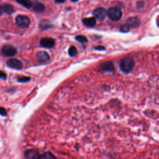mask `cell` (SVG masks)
Segmentation results:
<instances>
[{
    "mask_svg": "<svg viewBox=\"0 0 159 159\" xmlns=\"http://www.w3.org/2000/svg\"><path fill=\"white\" fill-rule=\"evenodd\" d=\"M78 53L77 49L75 46H71L68 49V54L70 57H75Z\"/></svg>",
    "mask_w": 159,
    "mask_h": 159,
    "instance_id": "e0dca14e",
    "label": "cell"
},
{
    "mask_svg": "<svg viewBox=\"0 0 159 159\" xmlns=\"http://www.w3.org/2000/svg\"><path fill=\"white\" fill-rule=\"evenodd\" d=\"M3 13V9H2V5H0V16L2 15Z\"/></svg>",
    "mask_w": 159,
    "mask_h": 159,
    "instance_id": "4316f807",
    "label": "cell"
},
{
    "mask_svg": "<svg viewBox=\"0 0 159 159\" xmlns=\"http://www.w3.org/2000/svg\"><path fill=\"white\" fill-rule=\"evenodd\" d=\"M95 49H96V50H101V49H102V50H104V47L99 46V47H96Z\"/></svg>",
    "mask_w": 159,
    "mask_h": 159,
    "instance_id": "484cf974",
    "label": "cell"
},
{
    "mask_svg": "<svg viewBox=\"0 0 159 159\" xmlns=\"http://www.w3.org/2000/svg\"><path fill=\"white\" fill-rule=\"evenodd\" d=\"M31 8H32L34 11H36L38 13H43L45 11L44 5L38 2H32Z\"/></svg>",
    "mask_w": 159,
    "mask_h": 159,
    "instance_id": "4fadbf2b",
    "label": "cell"
},
{
    "mask_svg": "<svg viewBox=\"0 0 159 159\" xmlns=\"http://www.w3.org/2000/svg\"><path fill=\"white\" fill-rule=\"evenodd\" d=\"M127 24L130 28H137L140 25V20L138 17H131L127 20Z\"/></svg>",
    "mask_w": 159,
    "mask_h": 159,
    "instance_id": "9c48e42d",
    "label": "cell"
},
{
    "mask_svg": "<svg viewBox=\"0 0 159 159\" xmlns=\"http://www.w3.org/2000/svg\"><path fill=\"white\" fill-rule=\"evenodd\" d=\"M136 6L138 8H143L144 6V3L143 2H138L136 4Z\"/></svg>",
    "mask_w": 159,
    "mask_h": 159,
    "instance_id": "cb8c5ba5",
    "label": "cell"
},
{
    "mask_svg": "<svg viewBox=\"0 0 159 159\" xmlns=\"http://www.w3.org/2000/svg\"><path fill=\"white\" fill-rule=\"evenodd\" d=\"M83 24L88 27H93L96 24V20L95 17H88V18H84L82 20Z\"/></svg>",
    "mask_w": 159,
    "mask_h": 159,
    "instance_id": "7c38bea8",
    "label": "cell"
},
{
    "mask_svg": "<svg viewBox=\"0 0 159 159\" xmlns=\"http://www.w3.org/2000/svg\"><path fill=\"white\" fill-rule=\"evenodd\" d=\"M71 1H72V2H74V3H75V2H78V1H79V0H71Z\"/></svg>",
    "mask_w": 159,
    "mask_h": 159,
    "instance_id": "83f0119b",
    "label": "cell"
},
{
    "mask_svg": "<svg viewBox=\"0 0 159 159\" xmlns=\"http://www.w3.org/2000/svg\"><path fill=\"white\" fill-rule=\"evenodd\" d=\"M40 44H41V46L42 47L50 49V48H52L54 46L55 41L52 38H44L41 40Z\"/></svg>",
    "mask_w": 159,
    "mask_h": 159,
    "instance_id": "ba28073f",
    "label": "cell"
},
{
    "mask_svg": "<svg viewBox=\"0 0 159 159\" xmlns=\"http://www.w3.org/2000/svg\"><path fill=\"white\" fill-rule=\"evenodd\" d=\"M75 39L78 42H81V43H86L88 42L87 38L85 36H82V35H79V36H76Z\"/></svg>",
    "mask_w": 159,
    "mask_h": 159,
    "instance_id": "ac0fdd59",
    "label": "cell"
},
{
    "mask_svg": "<svg viewBox=\"0 0 159 159\" xmlns=\"http://www.w3.org/2000/svg\"><path fill=\"white\" fill-rule=\"evenodd\" d=\"M2 53L5 57H12L16 54L17 49L10 44H5L2 49Z\"/></svg>",
    "mask_w": 159,
    "mask_h": 159,
    "instance_id": "277c9868",
    "label": "cell"
},
{
    "mask_svg": "<svg viewBox=\"0 0 159 159\" xmlns=\"http://www.w3.org/2000/svg\"><path fill=\"white\" fill-rule=\"evenodd\" d=\"M100 69L102 70L103 72H113L114 70L113 63L110 61L105 62L100 65Z\"/></svg>",
    "mask_w": 159,
    "mask_h": 159,
    "instance_id": "30bf717a",
    "label": "cell"
},
{
    "mask_svg": "<svg viewBox=\"0 0 159 159\" xmlns=\"http://www.w3.org/2000/svg\"><path fill=\"white\" fill-rule=\"evenodd\" d=\"M0 114L2 116H6L7 112L5 108H3L2 107H0Z\"/></svg>",
    "mask_w": 159,
    "mask_h": 159,
    "instance_id": "603a6c76",
    "label": "cell"
},
{
    "mask_svg": "<svg viewBox=\"0 0 159 159\" xmlns=\"http://www.w3.org/2000/svg\"><path fill=\"white\" fill-rule=\"evenodd\" d=\"M40 156L38 150L35 149L28 150L24 153V157L26 158H40Z\"/></svg>",
    "mask_w": 159,
    "mask_h": 159,
    "instance_id": "8fae6325",
    "label": "cell"
},
{
    "mask_svg": "<svg viewBox=\"0 0 159 159\" xmlns=\"http://www.w3.org/2000/svg\"><path fill=\"white\" fill-rule=\"evenodd\" d=\"M6 64L9 67L13 69L21 70L23 68V63L16 59H11L8 60Z\"/></svg>",
    "mask_w": 159,
    "mask_h": 159,
    "instance_id": "8992f818",
    "label": "cell"
},
{
    "mask_svg": "<svg viewBox=\"0 0 159 159\" xmlns=\"http://www.w3.org/2000/svg\"><path fill=\"white\" fill-rule=\"evenodd\" d=\"M36 60L40 63H45L50 60V56L47 52L41 51L37 54Z\"/></svg>",
    "mask_w": 159,
    "mask_h": 159,
    "instance_id": "52a82bcc",
    "label": "cell"
},
{
    "mask_svg": "<svg viewBox=\"0 0 159 159\" xmlns=\"http://www.w3.org/2000/svg\"><path fill=\"white\" fill-rule=\"evenodd\" d=\"M55 2L57 3H63L65 0H55Z\"/></svg>",
    "mask_w": 159,
    "mask_h": 159,
    "instance_id": "d4e9b609",
    "label": "cell"
},
{
    "mask_svg": "<svg viewBox=\"0 0 159 159\" xmlns=\"http://www.w3.org/2000/svg\"><path fill=\"white\" fill-rule=\"evenodd\" d=\"M16 2L26 8L29 9L32 7V2L31 0H16Z\"/></svg>",
    "mask_w": 159,
    "mask_h": 159,
    "instance_id": "9a60e30c",
    "label": "cell"
},
{
    "mask_svg": "<svg viewBox=\"0 0 159 159\" xmlns=\"http://www.w3.org/2000/svg\"><path fill=\"white\" fill-rule=\"evenodd\" d=\"M134 67V60L129 57H125L121 60L119 62V68L121 71L125 74H129Z\"/></svg>",
    "mask_w": 159,
    "mask_h": 159,
    "instance_id": "6da1fadb",
    "label": "cell"
},
{
    "mask_svg": "<svg viewBox=\"0 0 159 159\" xmlns=\"http://www.w3.org/2000/svg\"><path fill=\"white\" fill-rule=\"evenodd\" d=\"M129 29H130V27L126 24H123V25L121 26L119 29H120V31L122 32H129Z\"/></svg>",
    "mask_w": 159,
    "mask_h": 159,
    "instance_id": "ffe728a7",
    "label": "cell"
},
{
    "mask_svg": "<svg viewBox=\"0 0 159 159\" xmlns=\"http://www.w3.org/2000/svg\"><path fill=\"white\" fill-rule=\"evenodd\" d=\"M2 9L3 13H5L8 14H11L14 12V7L10 4H5L2 5Z\"/></svg>",
    "mask_w": 159,
    "mask_h": 159,
    "instance_id": "5bb4252c",
    "label": "cell"
},
{
    "mask_svg": "<svg viewBox=\"0 0 159 159\" xmlns=\"http://www.w3.org/2000/svg\"><path fill=\"white\" fill-rule=\"evenodd\" d=\"M30 79L31 78L27 77H21L17 78V81L21 82V83H24V82H27V81H29Z\"/></svg>",
    "mask_w": 159,
    "mask_h": 159,
    "instance_id": "44dd1931",
    "label": "cell"
},
{
    "mask_svg": "<svg viewBox=\"0 0 159 159\" xmlns=\"http://www.w3.org/2000/svg\"><path fill=\"white\" fill-rule=\"evenodd\" d=\"M0 78H2L3 80H6L7 78L6 74L3 71H0Z\"/></svg>",
    "mask_w": 159,
    "mask_h": 159,
    "instance_id": "7402d4cb",
    "label": "cell"
},
{
    "mask_svg": "<svg viewBox=\"0 0 159 159\" xmlns=\"http://www.w3.org/2000/svg\"><path fill=\"white\" fill-rule=\"evenodd\" d=\"M16 24L23 29L27 28L31 23L29 17L25 15H18L16 17Z\"/></svg>",
    "mask_w": 159,
    "mask_h": 159,
    "instance_id": "3957f363",
    "label": "cell"
},
{
    "mask_svg": "<svg viewBox=\"0 0 159 159\" xmlns=\"http://www.w3.org/2000/svg\"><path fill=\"white\" fill-rule=\"evenodd\" d=\"M52 27L50 22L48 20H42L39 23V27L42 30H47Z\"/></svg>",
    "mask_w": 159,
    "mask_h": 159,
    "instance_id": "2e32d148",
    "label": "cell"
},
{
    "mask_svg": "<svg viewBox=\"0 0 159 159\" xmlns=\"http://www.w3.org/2000/svg\"><path fill=\"white\" fill-rule=\"evenodd\" d=\"M56 157L50 152H45L40 156V158H55Z\"/></svg>",
    "mask_w": 159,
    "mask_h": 159,
    "instance_id": "d6986e66",
    "label": "cell"
},
{
    "mask_svg": "<svg viewBox=\"0 0 159 159\" xmlns=\"http://www.w3.org/2000/svg\"><path fill=\"white\" fill-rule=\"evenodd\" d=\"M93 15L95 16L96 20H98L99 21H102L106 18V16H107V11L103 8H98L93 11Z\"/></svg>",
    "mask_w": 159,
    "mask_h": 159,
    "instance_id": "5b68a950",
    "label": "cell"
},
{
    "mask_svg": "<svg viewBox=\"0 0 159 159\" xmlns=\"http://www.w3.org/2000/svg\"><path fill=\"white\" fill-rule=\"evenodd\" d=\"M107 14L109 18L113 21H117L120 20L122 16L121 9L117 7L110 8L107 11Z\"/></svg>",
    "mask_w": 159,
    "mask_h": 159,
    "instance_id": "7a4b0ae2",
    "label": "cell"
}]
</instances>
